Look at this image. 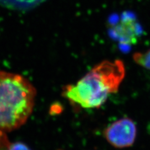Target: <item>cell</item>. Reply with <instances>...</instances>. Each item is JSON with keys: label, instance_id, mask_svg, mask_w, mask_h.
Returning a JSON list of instances; mask_svg holds the SVG:
<instances>
[{"label": "cell", "instance_id": "obj_1", "mask_svg": "<svg viewBox=\"0 0 150 150\" xmlns=\"http://www.w3.org/2000/svg\"><path fill=\"white\" fill-rule=\"evenodd\" d=\"M125 75V66L121 60L103 61L75 84L65 86L62 95L73 105L84 109L98 108L110 95L118 91Z\"/></svg>", "mask_w": 150, "mask_h": 150}, {"label": "cell", "instance_id": "obj_2", "mask_svg": "<svg viewBox=\"0 0 150 150\" xmlns=\"http://www.w3.org/2000/svg\"><path fill=\"white\" fill-rule=\"evenodd\" d=\"M36 90L21 75L0 71V131L20 128L32 113Z\"/></svg>", "mask_w": 150, "mask_h": 150}, {"label": "cell", "instance_id": "obj_3", "mask_svg": "<svg viewBox=\"0 0 150 150\" xmlns=\"http://www.w3.org/2000/svg\"><path fill=\"white\" fill-rule=\"evenodd\" d=\"M137 135V125L128 118L118 120L107 126L104 131V137L108 143L120 149L132 146Z\"/></svg>", "mask_w": 150, "mask_h": 150}, {"label": "cell", "instance_id": "obj_4", "mask_svg": "<svg viewBox=\"0 0 150 150\" xmlns=\"http://www.w3.org/2000/svg\"><path fill=\"white\" fill-rule=\"evenodd\" d=\"M112 32L121 43L126 45L136 43L139 36L138 25L131 17L122 19L113 28Z\"/></svg>", "mask_w": 150, "mask_h": 150}, {"label": "cell", "instance_id": "obj_5", "mask_svg": "<svg viewBox=\"0 0 150 150\" xmlns=\"http://www.w3.org/2000/svg\"><path fill=\"white\" fill-rule=\"evenodd\" d=\"M46 0H0V5L11 10L26 11L34 9Z\"/></svg>", "mask_w": 150, "mask_h": 150}, {"label": "cell", "instance_id": "obj_6", "mask_svg": "<svg viewBox=\"0 0 150 150\" xmlns=\"http://www.w3.org/2000/svg\"><path fill=\"white\" fill-rule=\"evenodd\" d=\"M133 59L140 67L150 70V49L144 52H137L134 53Z\"/></svg>", "mask_w": 150, "mask_h": 150}, {"label": "cell", "instance_id": "obj_7", "mask_svg": "<svg viewBox=\"0 0 150 150\" xmlns=\"http://www.w3.org/2000/svg\"><path fill=\"white\" fill-rule=\"evenodd\" d=\"M11 143L4 131H0V150H9Z\"/></svg>", "mask_w": 150, "mask_h": 150}, {"label": "cell", "instance_id": "obj_8", "mask_svg": "<svg viewBox=\"0 0 150 150\" xmlns=\"http://www.w3.org/2000/svg\"><path fill=\"white\" fill-rule=\"evenodd\" d=\"M9 150H31L26 144L22 143L17 142L15 143H11L9 146Z\"/></svg>", "mask_w": 150, "mask_h": 150}]
</instances>
